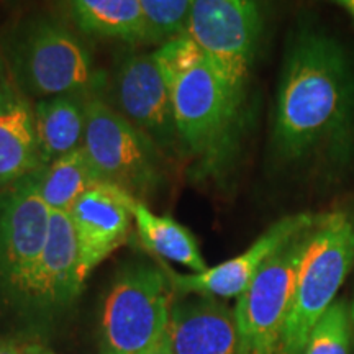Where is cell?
<instances>
[{
  "instance_id": "83f0119b",
  "label": "cell",
  "mask_w": 354,
  "mask_h": 354,
  "mask_svg": "<svg viewBox=\"0 0 354 354\" xmlns=\"http://www.w3.org/2000/svg\"><path fill=\"white\" fill-rule=\"evenodd\" d=\"M351 318H353V326H354V302L351 305Z\"/></svg>"
},
{
  "instance_id": "5b68a950",
  "label": "cell",
  "mask_w": 354,
  "mask_h": 354,
  "mask_svg": "<svg viewBox=\"0 0 354 354\" xmlns=\"http://www.w3.org/2000/svg\"><path fill=\"white\" fill-rule=\"evenodd\" d=\"M176 297L166 266L127 264L105 297L100 354H145L165 333Z\"/></svg>"
},
{
  "instance_id": "4316f807",
  "label": "cell",
  "mask_w": 354,
  "mask_h": 354,
  "mask_svg": "<svg viewBox=\"0 0 354 354\" xmlns=\"http://www.w3.org/2000/svg\"><path fill=\"white\" fill-rule=\"evenodd\" d=\"M349 154L351 159L354 158V118H353V127H351V143H349Z\"/></svg>"
},
{
  "instance_id": "277c9868",
  "label": "cell",
  "mask_w": 354,
  "mask_h": 354,
  "mask_svg": "<svg viewBox=\"0 0 354 354\" xmlns=\"http://www.w3.org/2000/svg\"><path fill=\"white\" fill-rule=\"evenodd\" d=\"M354 263V223L343 212L317 216L300 261L281 354H302Z\"/></svg>"
},
{
  "instance_id": "e0dca14e",
  "label": "cell",
  "mask_w": 354,
  "mask_h": 354,
  "mask_svg": "<svg viewBox=\"0 0 354 354\" xmlns=\"http://www.w3.org/2000/svg\"><path fill=\"white\" fill-rule=\"evenodd\" d=\"M71 19L82 33L120 39L123 43H151L148 20L140 0H66Z\"/></svg>"
},
{
  "instance_id": "603a6c76",
  "label": "cell",
  "mask_w": 354,
  "mask_h": 354,
  "mask_svg": "<svg viewBox=\"0 0 354 354\" xmlns=\"http://www.w3.org/2000/svg\"><path fill=\"white\" fill-rule=\"evenodd\" d=\"M0 354H30L26 343L12 336H0Z\"/></svg>"
},
{
  "instance_id": "3957f363",
  "label": "cell",
  "mask_w": 354,
  "mask_h": 354,
  "mask_svg": "<svg viewBox=\"0 0 354 354\" xmlns=\"http://www.w3.org/2000/svg\"><path fill=\"white\" fill-rule=\"evenodd\" d=\"M84 287L77 243L68 212H51L39 258L8 308V336L24 343L50 342L68 320Z\"/></svg>"
},
{
  "instance_id": "30bf717a",
  "label": "cell",
  "mask_w": 354,
  "mask_h": 354,
  "mask_svg": "<svg viewBox=\"0 0 354 354\" xmlns=\"http://www.w3.org/2000/svg\"><path fill=\"white\" fill-rule=\"evenodd\" d=\"M261 28L258 0H190L185 35L241 91L253 64Z\"/></svg>"
},
{
  "instance_id": "6da1fadb",
  "label": "cell",
  "mask_w": 354,
  "mask_h": 354,
  "mask_svg": "<svg viewBox=\"0 0 354 354\" xmlns=\"http://www.w3.org/2000/svg\"><path fill=\"white\" fill-rule=\"evenodd\" d=\"M354 69L333 37L304 26L287 51L276 109L272 149L282 162L318 156L351 159Z\"/></svg>"
},
{
  "instance_id": "44dd1931",
  "label": "cell",
  "mask_w": 354,
  "mask_h": 354,
  "mask_svg": "<svg viewBox=\"0 0 354 354\" xmlns=\"http://www.w3.org/2000/svg\"><path fill=\"white\" fill-rule=\"evenodd\" d=\"M148 20L151 43H165L166 39L185 33L190 0H140Z\"/></svg>"
},
{
  "instance_id": "7402d4cb",
  "label": "cell",
  "mask_w": 354,
  "mask_h": 354,
  "mask_svg": "<svg viewBox=\"0 0 354 354\" xmlns=\"http://www.w3.org/2000/svg\"><path fill=\"white\" fill-rule=\"evenodd\" d=\"M153 57L172 88V84L201 64L205 55L189 35L183 33L161 43V46L153 51Z\"/></svg>"
},
{
  "instance_id": "9c48e42d",
  "label": "cell",
  "mask_w": 354,
  "mask_h": 354,
  "mask_svg": "<svg viewBox=\"0 0 354 354\" xmlns=\"http://www.w3.org/2000/svg\"><path fill=\"white\" fill-rule=\"evenodd\" d=\"M39 169L0 190V322L46 243L51 212L39 196Z\"/></svg>"
},
{
  "instance_id": "7c38bea8",
  "label": "cell",
  "mask_w": 354,
  "mask_h": 354,
  "mask_svg": "<svg viewBox=\"0 0 354 354\" xmlns=\"http://www.w3.org/2000/svg\"><path fill=\"white\" fill-rule=\"evenodd\" d=\"M135 196L117 185L99 183L84 192L68 212L77 243V268L82 282L110 254L125 245L133 223Z\"/></svg>"
},
{
  "instance_id": "ffe728a7",
  "label": "cell",
  "mask_w": 354,
  "mask_h": 354,
  "mask_svg": "<svg viewBox=\"0 0 354 354\" xmlns=\"http://www.w3.org/2000/svg\"><path fill=\"white\" fill-rule=\"evenodd\" d=\"M353 333L351 308L335 302L313 326L302 354H349Z\"/></svg>"
},
{
  "instance_id": "8992f818",
  "label": "cell",
  "mask_w": 354,
  "mask_h": 354,
  "mask_svg": "<svg viewBox=\"0 0 354 354\" xmlns=\"http://www.w3.org/2000/svg\"><path fill=\"white\" fill-rule=\"evenodd\" d=\"M243 94L207 57L172 84L180 149L197 158L203 169L216 167L232 148Z\"/></svg>"
},
{
  "instance_id": "7a4b0ae2",
  "label": "cell",
  "mask_w": 354,
  "mask_h": 354,
  "mask_svg": "<svg viewBox=\"0 0 354 354\" xmlns=\"http://www.w3.org/2000/svg\"><path fill=\"white\" fill-rule=\"evenodd\" d=\"M3 50L8 74L30 100L94 95L99 74L91 51L63 21L50 15L25 19L7 35Z\"/></svg>"
},
{
  "instance_id": "9a60e30c",
  "label": "cell",
  "mask_w": 354,
  "mask_h": 354,
  "mask_svg": "<svg viewBox=\"0 0 354 354\" xmlns=\"http://www.w3.org/2000/svg\"><path fill=\"white\" fill-rule=\"evenodd\" d=\"M39 167L33 105L0 57V190Z\"/></svg>"
},
{
  "instance_id": "d4e9b609",
  "label": "cell",
  "mask_w": 354,
  "mask_h": 354,
  "mask_svg": "<svg viewBox=\"0 0 354 354\" xmlns=\"http://www.w3.org/2000/svg\"><path fill=\"white\" fill-rule=\"evenodd\" d=\"M145 354H171V351L167 349L165 342H162V339H159V342L154 344V346L149 348Z\"/></svg>"
},
{
  "instance_id": "5bb4252c",
  "label": "cell",
  "mask_w": 354,
  "mask_h": 354,
  "mask_svg": "<svg viewBox=\"0 0 354 354\" xmlns=\"http://www.w3.org/2000/svg\"><path fill=\"white\" fill-rule=\"evenodd\" d=\"M161 339L171 354H240L234 310L209 295H177Z\"/></svg>"
},
{
  "instance_id": "8fae6325",
  "label": "cell",
  "mask_w": 354,
  "mask_h": 354,
  "mask_svg": "<svg viewBox=\"0 0 354 354\" xmlns=\"http://www.w3.org/2000/svg\"><path fill=\"white\" fill-rule=\"evenodd\" d=\"M112 91L115 110L148 136L162 154L180 149L172 88L153 53L123 57L113 74Z\"/></svg>"
},
{
  "instance_id": "484cf974",
  "label": "cell",
  "mask_w": 354,
  "mask_h": 354,
  "mask_svg": "<svg viewBox=\"0 0 354 354\" xmlns=\"http://www.w3.org/2000/svg\"><path fill=\"white\" fill-rule=\"evenodd\" d=\"M331 2L338 3L339 7H343L344 10H346L354 19V0H331Z\"/></svg>"
},
{
  "instance_id": "ac0fdd59",
  "label": "cell",
  "mask_w": 354,
  "mask_h": 354,
  "mask_svg": "<svg viewBox=\"0 0 354 354\" xmlns=\"http://www.w3.org/2000/svg\"><path fill=\"white\" fill-rule=\"evenodd\" d=\"M131 214L141 245L146 250L158 258L185 266L194 272L205 271L207 264L198 250L196 236L189 228L171 216L154 214L141 198L136 197L131 202Z\"/></svg>"
},
{
  "instance_id": "d6986e66",
  "label": "cell",
  "mask_w": 354,
  "mask_h": 354,
  "mask_svg": "<svg viewBox=\"0 0 354 354\" xmlns=\"http://www.w3.org/2000/svg\"><path fill=\"white\" fill-rule=\"evenodd\" d=\"M99 183L84 146L39 169V196L50 212H69L84 192Z\"/></svg>"
},
{
  "instance_id": "cb8c5ba5",
  "label": "cell",
  "mask_w": 354,
  "mask_h": 354,
  "mask_svg": "<svg viewBox=\"0 0 354 354\" xmlns=\"http://www.w3.org/2000/svg\"><path fill=\"white\" fill-rule=\"evenodd\" d=\"M26 348H28L30 354H57L51 349H48V346L44 344H38V343H26Z\"/></svg>"
},
{
  "instance_id": "ba28073f",
  "label": "cell",
  "mask_w": 354,
  "mask_h": 354,
  "mask_svg": "<svg viewBox=\"0 0 354 354\" xmlns=\"http://www.w3.org/2000/svg\"><path fill=\"white\" fill-rule=\"evenodd\" d=\"M312 227L279 248L238 297L234 317L240 354H281L299 266Z\"/></svg>"
},
{
  "instance_id": "4fadbf2b",
  "label": "cell",
  "mask_w": 354,
  "mask_h": 354,
  "mask_svg": "<svg viewBox=\"0 0 354 354\" xmlns=\"http://www.w3.org/2000/svg\"><path fill=\"white\" fill-rule=\"evenodd\" d=\"M317 216L297 214L284 216L269 227L245 253L234 256L215 268H207L203 272L179 274L166 268L177 295H209L215 299L240 297L250 287L263 264L282 245L312 227Z\"/></svg>"
},
{
  "instance_id": "2e32d148",
  "label": "cell",
  "mask_w": 354,
  "mask_h": 354,
  "mask_svg": "<svg viewBox=\"0 0 354 354\" xmlns=\"http://www.w3.org/2000/svg\"><path fill=\"white\" fill-rule=\"evenodd\" d=\"M92 95L66 94L33 104L35 133L41 166L64 156L84 143L87 125V102Z\"/></svg>"
},
{
  "instance_id": "52a82bcc",
  "label": "cell",
  "mask_w": 354,
  "mask_h": 354,
  "mask_svg": "<svg viewBox=\"0 0 354 354\" xmlns=\"http://www.w3.org/2000/svg\"><path fill=\"white\" fill-rule=\"evenodd\" d=\"M86 149L100 183L117 185L136 198L161 185L162 151L112 105L92 95L87 102Z\"/></svg>"
}]
</instances>
